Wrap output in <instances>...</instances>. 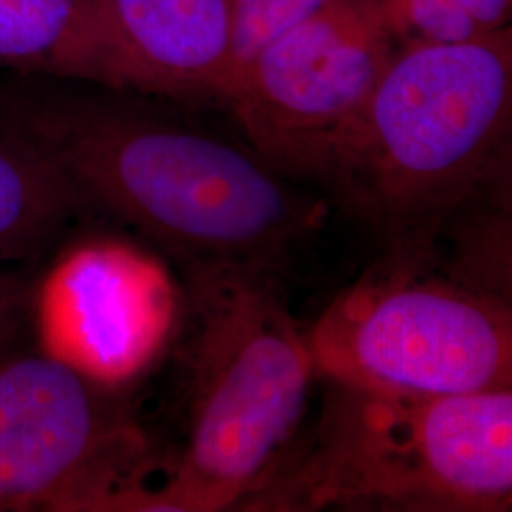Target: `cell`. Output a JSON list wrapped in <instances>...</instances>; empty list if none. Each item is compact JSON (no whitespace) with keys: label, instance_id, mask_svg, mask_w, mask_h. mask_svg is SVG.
Segmentation results:
<instances>
[{"label":"cell","instance_id":"1","mask_svg":"<svg viewBox=\"0 0 512 512\" xmlns=\"http://www.w3.org/2000/svg\"><path fill=\"white\" fill-rule=\"evenodd\" d=\"M0 126L50 156L88 207L128 222L184 268L281 275L327 217L323 200L253 148L109 97L14 90L0 97Z\"/></svg>","mask_w":512,"mask_h":512},{"label":"cell","instance_id":"2","mask_svg":"<svg viewBox=\"0 0 512 512\" xmlns=\"http://www.w3.org/2000/svg\"><path fill=\"white\" fill-rule=\"evenodd\" d=\"M512 33L410 44L387 67L321 188L385 247L427 243L511 202Z\"/></svg>","mask_w":512,"mask_h":512},{"label":"cell","instance_id":"3","mask_svg":"<svg viewBox=\"0 0 512 512\" xmlns=\"http://www.w3.org/2000/svg\"><path fill=\"white\" fill-rule=\"evenodd\" d=\"M310 442L238 511L503 512L512 501V387L416 395L327 382Z\"/></svg>","mask_w":512,"mask_h":512},{"label":"cell","instance_id":"4","mask_svg":"<svg viewBox=\"0 0 512 512\" xmlns=\"http://www.w3.org/2000/svg\"><path fill=\"white\" fill-rule=\"evenodd\" d=\"M186 275V446L164 486L139 490L126 511L236 509L287 454L317 378L279 275L239 266H194Z\"/></svg>","mask_w":512,"mask_h":512},{"label":"cell","instance_id":"5","mask_svg":"<svg viewBox=\"0 0 512 512\" xmlns=\"http://www.w3.org/2000/svg\"><path fill=\"white\" fill-rule=\"evenodd\" d=\"M306 336L327 382L416 395L512 387L511 294L425 243L385 247Z\"/></svg>","mask_w":512,"mask_h":512},{"label":"cell","instance_id":"6","mask_svg":"<svg viewBox=\"0 0 512 512\" xmlns=\"http://www.w3.org/2000/svg\"><path fill=\"white\" fill-rule=\"evenodd\" d=\"M403 48L384 0H336L268 42L234 78L222 107L275 171L321 186Z\"/></svg>","mask_w":512,"mask_h":512},{"label":"cell","instance_id":"7","mask_svg":"<svg viewBox=\"0 0 512 512\" xmlns=\"http://www.w3.org/2000/svg\"><path fill=\"white\" fill-rule=\"evenodd\" d=\"M141 439L95 378L50 355H0V509L116 511Z\"/></svg>","mask_w":512,"mask_h":512},{"label":"cell","instance_id":"8","mask_svg":"<svg viewBox=\"0 0 512 512\" xmlns=\"http://www.w3.org/2000/svg\"><path fill=\"white\" fill-rule=\"evenodd\" d=\"M120 92L222 105L232 78V0H95Z\"/></svg>","mask_w":512,"mask_h":512},{"label":"cell","instance_id":"9","mask_svg":"<svg viewBox=\"0 0 512 512\" xmlns=\"http://www.w3.org/2000/svg\"><path fill=\"white\" fill-rule=\"evenodd\" d=\"M63 293L73 308L65 346L92 378L124 376L164 338L171 298L164 277L124 249H90L63 270Z\"/></svg>","mask_w":512,"mask_h":512},{"label":"cell","instance_id":"10","mask_svg":"<svg viewBox=\"0 0 512 512\" xmlns=\"http://www.w3.org/2000/svg\"><path fill=\"white\" fill-rule=\"evenodd\" d=\"M0 67L120 92L114 46L95 0H0Z\"/></svg>","mask_w":512,"mask_h":512},{"label":"cell","instance_id":"11","mask_svg":"<svg viewBox=\"0 0 512 512\" xmlns=\"http://www.w3.org/2000/svg\"><path fill=\"white\" fill-rule=\"evenodd\" d=\"M86 207L50 156L0 126V258L35 253Z\"/></svg>","mask_w":512,"mask_h":512},{"label":"cell","instance_id":"12","mask_svg":"<svg viewBox=\"0 0 512 512\" xmlns=\"http://www.w3.org/2000/svg\"><path fill=\"white\" fill-rule=\"evenodd\" d=\"M404 46L450 44L486 37L509 27L512 0H384Z\"/></svg>","mask_w":512,"mask_h":512},{"label":"cell","instance_id":"13","mask_svg":"<svg viewBox=\"0 0 512 512\" xmlns=\"http://www.w3.org/2000/svg\"><path fill=\"white\" fill-rule=\"evenodd\" d=\"M334 2L336 0H232L234 59L230 86L268 42Z\"/></svg>","mask_w":512,"mask_h":512},{"label":"cell","instance_id":"14","mask_svg":"<svg viewBox=\"0 0 512 512\" xmlns=\"http://www.w3.org/2000/svg\"><path fill=\"white\" fill-rule=\"evenodd\" d=\"M29 306V291L14 274L0 270V355L12 346Z\"/></svg>","mask_w":512,"mask_h":512},{"label":"cell","instance_id":"15","mask_svg":"<svg viewBox=\"0 0 512 512\" xmlns=\"http://www.w3.org/2000/svg\"><path fill=\"white\" fill-rule=\"evenodd\" d=\"M0 511H2V509H0Z\"/></svg>","mask_w":512,"mask_h":512}]
</instances>
